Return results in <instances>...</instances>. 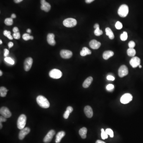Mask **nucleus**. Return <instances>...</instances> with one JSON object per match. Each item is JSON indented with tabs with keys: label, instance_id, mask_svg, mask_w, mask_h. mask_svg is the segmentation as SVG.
<instances>
[{
	"label": "nucleus",
	"instance_id": "6",
	"mask_svg": "<svg viewBox=\"0 0 143 143\" xmlns=\"http://www.w3.org/2000/svg\"><path fill=\"white\" fill-rule=\"evenodd\" d=\"M133 97L130 93H126L123 95L120 99V102L123 104H126L129 103L132 101Z\"/></svg>",
	"mask_w": 143,
	"mask_h": 143
},
{
	"label": "nucleus",
	"instance_id": "52",
	"mask_svg": "<svg viewBox=\"0 0 143 143\" xmlns=\"http://www.w3.org/2000/svg\"><path fill=\"white\" fill-rule=\"evenodd\" d=\"M0 129L2 128V122H0Z\"/></svg>",
	"mask_w": 143,
	"mask_h": 143
},
{
	"label": "nucleus",
	"instance_id": "51",
	"mask_svg": "<svg viewBox=\"0 0 143 143\" xmlns=\"http://www.w3.org/2000/svg\"><path fill=\"white\" fill-rule=\"evenodd\" d=\"M2 72L1 70L0 71V76H2Z\"/></svg>",
	"mask_w": 143,
	"mask_h": 143
},
{
	"label": "nucleus",
	"instance_id": "17",
	"mask_svg": "<svg viewBox=\"0 0 143 143\" xmlns=\"http://www.w3.org/2000/svg\"><path fill=\"white\" fill-rule=\"evenodd\" d=\"M55 35L53 33H49L47 36V41L48 43L50 45L54 46L56 44L55 40Z\"/></svg>",
	"mask_w": 143,
	"mask_h": 143
},
{
	"label": "nucleus",
	"instance_id": "45",
	"mask_svg": "<svg viewBox=\"0 0 143 143\" xmlns=\"http://www.w3.org/2000/svg\"><path fill=\"white\" fill-rule=\"evenodd\" d=\"M95 0H85V2L86 3H90L93 2Z\"/></svg>",
	"mask_w": 143,
	"mask_h": 143
},
{
	"label": "nucleus",
	"instance_id": "11",
	"mask_svg": "<svg viewBox=\"0 0 143 143\" xmlns=\"http://www.w3.org/2000/svg\"><path fill=\"white\" fill-rule=\"evenodd\" d=\"M130 64L133 68H135L140 65V59L137 57H134L131 58Z\"/></svg>",
	"mask_w": 143,
	"mask_h": 143
},
{
	"label": "nucleus",
	"instance_id": "31",
	"mask_svg": "<svg viewBox=\"0 0 143 143\" xmlns=\"http://www.w3.org/2000/svg\"><path fill=\"white\" fill-rule=\"evenodd\" d=\"M94 33L96 36H99L103 34V32L102 30L100 29L99 28H96L95 30L94 31Z\"/></svg>",
	"mask_w": 143,
	"mask_h": 143
},
{
	"label": "nucleus",
	"instance_id": "29",
	"mask_svg": "<svg viewBox=\"0 0 143 143\" xmlns=\"http://www.w3.org/2000/svg\"><path fill=\"white\" fill-rule=\"evenodd\" d=\"M4 60L6 62L8 63L9 64L11 65H13L14 64V61L12 58L10 57H6L4 58Z\"/></svg>",
	"mask_w": 143,
	"mask_h": 143
},
{
	"label": "nucleus",
	"instance_id": "14",
	"mask_svg": "<svg viewBox=\"0 0 143 143\" xmlns=\"http://www.w3.org/2000/svg\"><path fill=\"white\" fill-rule=\"evenodd\" d=\"M41 10L45 11L46 12H48L51 8V6L49 3L47 2L45 0H41Z\"/></svg>",
	"mask_w": 143,
	"mask_h": 143
},
{
	"label": "nucleus",
	"instance_id": "44",
	"mask_svg": "<svg viewBox=\"0 0 143 143\" xmlns=\"http://www.w3.org/2000/svg\"><path fill=\"white\" fill-rule=\"evenodd\" d=\"M13 45H14V44H13V43L12 42H9V43H8V46L9 48H11L13 47Z\"/></svg>",
	"mask_w": 143,
	"mask_h": 143
},
{
	"label": "nucleus",
	"instance_id": "43",
	"mask_svg": "<svg viewBox=\"0 0 143 143\" xmlns=\"http://www.w3.org/2000/svg\"><path fill=\"white\" fill-rule=\"evenodd\" d=\"M66 109L68 110V111L70 112V113H71L73 111V108H72V107H70V106L68 107H67V108H66Z\"/></svg>",
	"mask_w": 143,
	"mask_h": 143
},
{
	"label": "nucleus",
	"instance_id": "36",
	"mask_svg": "<svg viewBox=\"0 0 143 143\" xmlns=\"http://www.w3.org/2000/svg\"><path fill=\"white\" fill-rule=\"evenodd\" d=\"M70 113H71L68 110L66 109V111L64 112V114H63V117H64V118L65 119L68 118Z\"/></svg>",
	"mask_w": 143,
	"mask_h": 143
},
{
	"label": "nucleus",
	"instance_id": "25",
	"mask_svg": "<svg viewBox=\"0 0 143 143\" xmlns=\"http://www.w3.org/2000/svg\"><path fill=\"white\" fill-rule=\"evenodd\" d=\"M127 53L130 57H134L136 54V51L134 48H129L127 50Z\"/></svg>",
	"mask_w": 143,
	"mask_h": 143
},
{
	"label": "nucleus",
	"instance_id": "27",
	"mask_svg": "<svg viewBox=\"0 0 143 143\" xmlns=\"http://www.w3.org/2000/svg\"><path fill=\"white\" fill-rule=\"evenodd\" d=\"M13 19L11 18H7L4 20V24L7 26H11L13 24Z\"/></svg>",
	"mask_w": 143,
	"mask_h": 143
},
{
	"label": "nucleus",
	"instance_id": "34",
	"mask_svg": "<svg viewBox=\"0 0 143 143\" xmlns=\"http://www.w3.org/2000/svg\"><path fill=\"white\" fill-rule=\"evenodd\" d=\"M115 27L117 29H120L122 28V24L120 22L118 21L115 24Z\"/></svg>",
	"mask_w": 143,
	"mask_h": 143
},
{
	"label": "nucleus",
	"instance_id": "3",
	"mask_svg": "<svg viewBox=\"0 0 143 143\" xmlns=\"http://www.w3.org/2000/svg\"><path fill=\"white\" fill-rule=\"evenodd\" d=\"M129 12V8L126 4L121 5L118 8V13L119 16L124 18L126 17Z\"/></svg>",
	"mask_w": 143,
	"mask_h": 143
},
{
	"label": "nucleus",
	"instance_id": "9",
	"mask_svg": "<svg viewBox=\"0 0 143 143\" xmlns=\"http://www.w3.org/2000/svg\"><path fill=\"white\" fill-rule=\"evenodd\" d=\"M33 62V59L31 57H28L25 60L24 62V68L26 71H28L30 70L32 66Z\"/></svg>",
	"mask_w": 143,
	"mask_h": 143
},
{
	"label": "nucleus",
	"instance_id": "7",
	"mask_svg": "<svg viewBox=\"0 0 143 143\" xmlns=\"http://www.w3.org/2000/svg\"><path fill=\"white\" fill-rule=\"evenodd\" d=\"M128 74V68L126 66L122 65L118 69V74L119 77L122 78L126 76Z\"/></svg>",
	"mask_w": 143,
	"mask_h": 143
},
{
	"label": "nucleus",
	"instance_id": "1",
	"mask_svg": "<svg viewBox=\"0 0 143 143\" xmlns=\"http://www.w3.org/2000/svg\"><path fill=\"white\" fill-rule=\"evenodd\" d=\"M38 105L44 109H47L50 107V103L47 98L42 95H39L36 98Z\"/></svg>",
	"mask_w": 143,
	"mask_h": 143
},
{
	"label": "nucleus",
	"instance_id": "24",
	"mask_svg": "<svg viewBox=\"0 0 143 143\" xmlns=\"http://www.w3.org/2000/svg\"><path fill=\"white\" fill-rule=\"evenodd\" d=\"M8 91V90L6 87H1L0 88V95L2 97H4L6 96Z\"/></svg>",
	"mask_w": 143,
	"mask_h": 143
},
{
	"label": "nucleus",
	"instance_id": "47",
	"mask_svg": "<svg viewBox=\"0 0 143 143\" xmlns=\"http://www.w3.org/2000/svg\"><path fill=\"white\" fill-rule=\"evenodd\" d=\"M95 143H106L105 142H104L103 141H101L100 140H97L96 141Z\"/></svg>",
	"mask_w": 143,
	"mask_h": 143
},
{
	"label": "nucleus",
	"instance_id": "33",
	"mask_svg": "<svg viewBox=\"0 0 143 143\" xmlns=\"http://www.w3.org/2000/svg\"><path fill=\"white\" fill-rule=\"evenodd\" d=\"M106 133L108 135H109L111 138H113L114 137V133L112 130L110 128H107L105 130Z\"/></svg>",
	"mask_w": 143,
	"mask_h": 143
},
{
	"label": "nucleus",
	"instance_id": "10",
	"mask_svg": "<svg viewBox=\"0 0 143 143\" xmlns=\"http://www.w3.org/2000/svg\"><path fill=\"white\" fill-rule=\"evenodd\" d=\"M55 134V130H50L43 139V142L44 143H49L51 142Z\"/></svg>",
	"mask_w": 143,
	"mask_h": 143
},
{
	"label": "nucleus",
	"instance_id": "32",
	"mask_svg": "<svg viewBox=\"0 0 143 143\" xmlns=\"http://www.w3.org/2000/svg\"><path fill=\"white\" fill-rule=\"evenodd\" d=\"M101 138L103 140L107 139L108 138V134H107L105 131L104 129L102 128L101 130Z\"/></svg>",
	"mask_w": 143,
	"mask_h": 143
},
{
	"label": "nucleus",
	"instance_id": "19",
	"mask_svg": "<svg viewBox=\"0 0 143 143\" xmlns=\"http://www.w3.org/2000/svg\"><path fill=\"white\" fill-rule=\"evenodd\" d=\"M93 80V79L91 76L87 78L83 83V87L85 88H87L89 87V86L91 84Z\"/></svg>",
	"mask_w": 143,
	"mask_h": 143
},
{
	"label": "nucleus",
	"instance_id": "50",
	"mask_svg": "<svg viewBox=\"0 0 143 143\" xmlns=\"http://www.w3.org/2000/svg\"><path fill=\"white\" fill-rule=\"evenodd\" d=\"M27 31L28 33H31V30L30 29H28L27 30Z\"/></svg>",
	"mask_w": 143,
	"mask_h": 143
},
{
	"label": "nucleus",
	"instance_id": "53",
	"mask_svg": "<svg viewBox=\"0 0 143 143\" xmlns=\"http://www.w3.org/2000/svg\"><path fill=\"white\" fill-rule=\"evenodd\" d=\"M2 40H0V44H2Z\"/></svg>",
	"mask_w": 143,
	"mask_h": 143
},
{
	"label": "nucleus",
	"instance_id": "46",
	"mask_svg": "<svg viewBox=\"0 0 143 143\" xmlns=\"http://www.w3.org/2000/svg\"><path fill=\"white\" fill-rule=\"evenodd\" d=\"M94 28L96 29V28H99V26L98 24H95L94 26Z\"/></svg>",
	"mask_w": 143,
	"mask_h": 143
},
{
	"label": "nucleus",
	"instance_id": "16",
	"mask_svg": "<svg viewBox=\"0 0 143 143\" xmlns=\"http://www.w3.org/2000/svg\"><path fill=\"white\" fill-rule=\"evenodd\" d=\"M89 45L90 47L92 48V49H97L100 47L101 43L97 40L93 39L90 41Z\"/></svg>",
	"mask_w": 143,
	"mask_h": 143
},
{
	"label": "nucleus",
	"instance_id": "41",
	"mask_svg": "<svg viewBox=\"0 0 143 143\" xmlns=\"http://www.w3.org/2000/svg\"><path fill=\"white\" fill-rule=\"evenodd\" d=\"M9 51L8 50L6 49H4V56L5 57H7L9 55Z\"/></svg>",
	"mask_w": 143,
	"mask_h": 143
},
{
	"label": "nucleus",
	"instance_id": "39",
	"mask_svg": "<svg viewBox=\"0 0 143 143\" xmlns=\"http://www.w3.org/2000/svg\"><path fill=\"white\" fill-rule=\"evenodd\" d=\"M107 79L111 81H114L115 80V78L114 76H113L112 75H108L107 77Z\"/></svg>",
	"mask_w": 143,
	"mask_h": 143
},
{
	"label": "nucleus",
	"instance_id": "49",
	"mask_svg": "<svg viewBox=\"0 0 143 143\" xmlns=\"http://www.w3.org/2000/svg\"><path fill=\"white\" fill-rule=\"evenodd\" d=\"M11 18H16V14H12V15H11Z\"/></svg>",
	"mask_w": 143,
	"mask_h": 143
},
{
	"label": "nucleus",
	"instance_id": "40",
	"mask_svg": "<svg viewBox=\"0 0 143 143\" xmlns=\"http://www.w3.org/2000/svg\"><path fill=\"white\" fill-rule=\"evenodd\" d=\"M6 118L4 116H0V122H5L6 121Z\"/></svg>",
	"mask_w": 143,
	"mask_h": 143
},
{
	"label": "nucleus",
	"instance_id": "20",
	"mask_svg": "<svg viewBox=\"0 0 143 143\" xmlns=\"http://www.w3.org/2000/svg\"><path fill=\"white\" fill-rule=\"evenodd\" d=\"M114 53L111 51H107L103 53V57L105 60H108L110 57H112L114 55Z\"/></svg>",
	"mask_w": 143,
	"mask_h": 143
},
{
	"label": "nucleus",
	"instance_id": "28",
	"mask_svg": "<svg viewBox=\"0 0 143 143\" xmlns=\"http://www.w3.org/2000/svg\"><path fill=\"white\" fill-rule=\"evenodd\" d=\"M3 34H4V36L8 37L9 39L12 40L13 39V37L11 35V32H10V31H7V30H4V32H3Z\"/></svg>",
	"mask_w": 143,
	"mask_h": 143
},
{
	"label": "nucleus",
	"instance_id": "30",
	"mask_svg": "<svg viewBox=\"0 0 143 143\" xmlns=\"http://www.w3.org/2000/svg\"><path fill=\"white\" fill-rule=\"evenodd\" d=\"M120 39L122 41H125L127 40L128 38V34L127 33L126 31H124L123 33L121 34L120 36Z\"/></svg>",
	"mask_w": 143,
	"mask_h": 143
},
{
	"label": "nucleus",
	"instance_id": "35",
	"mask_svg": "<svg viewBox=\"0 0 143 143\" xmlns=\"http://www.w3.org/2000/svg\"><path fill=\"white\" fill-rule=\"evenodd\" d=\"M114 88V86L113 84H109L107 85L106 87L107 90H108V91H113Z\"/></svg>",
	"mask_w": 143,
	"mask_h": 143
},
{
	"label": "nucleus",
	"instance_id": "26",
	"mask_svg": "<svg viewBox=\"0 0 143 143\" xmlns=\"http://www.w3.org/2000/svg\"><path fill=\"white\" fill-rule=\"evenodd\" d=\"M22 38L25 41H28L29 39L33 40V37L32 36H30L29 34L28 33H25L22 36Z\"/></svg>",
	"mask_w": 143,
	"mask_h": 143
},
{
	"label": "nucleus",
	"instance_id": "13",
	"mask_svg": "<svg viewBox=\"0 0 143 143\" xmlns=\"http://www.w3.org/2000/svg\"><path fill=\"white\" fill-rule=\"evenodd\" d=\"M30 132V128L28 127L24 128L22 130H21V131L19 133V136H18L19 139L20 140H22L23 139H24L26 136Z\"/></svg>",
	"mask_w": 143,
	"mask_h": 143
},
{
	"label": "nucleus",
	"instance_id": "54",
	"mask_svg": "<svg viewBox=\"0 0 143 143\" xmlns=\"http://www.w3.org/2000/svg\"><path fill=\"white\" fill-rule=\"evenodd\" d=\"M139 68H142V66H141V65H140L139 66Z\"/></svg>",
	"mask_w": 143,
	"mask_h": 143
},
{
	"label": "nucleus",
	"instance_id": "38",
	"mask_svg": "<svg viewBox=\"0 0 143 143\" xmlns=\"http://www.w3.org/2000/svg\"><path fill=\"white\" fill-rule=\"evenodd\" d=\"M135 42L132 41H130L129 43H128V46H129V48H134L135 47Z\"/></svg>",
	"mask_w": 143,
	"mask_h": 143
},
{
	"label": "nucleus",
	"instance_id": "12",
	"mask_svg": "<svg viewBox=\"0 0 143 143\" xmlns=\"http://www.w3.org/2000/svg\"><path fill=\"white\" fill-rule=\"evenodd\" d=\"M60 55L62 58L68 59L72 57V53L69 50H62L60 51Z\"/></svg>",
	"mask_w": 143,
	"mask_h": 143
},
{
	"label": "nucleus",
	"instance_id": "42",
	"mask_svg": "<svg viewBox=\"0 0 143 143\" xmlns=\"http://www.w3.org/2000/svg\"><path fill=\"white\" fill-rule=\"evenodd\" d=\"M13 31L15 33H17V32H19V29L17 27H14L13 29Z\"/></svg>",
	"mask_w": 143,
	"mask_h": 143
},
{
	"label": "nucleus",
	"instance_id": "21",
	"mask_svg": "<svg viewBox=\"0 0 143 143\" xmlns=\"http://www.w3.org/2000/svg\"><path fill=\"white\" fill-rule=\"evenodd\" d=\"M80 54L81 56L84 57L87 55H91V52L87 47H84L82 48V50L80 51Z\"/></svg>",
	"mask_w": 143,
	"mask_h": 143
},
{
	"label": "nucleus",
	"instance_id": "37",
	"mask_svg": "<svg viewBox=\"0 0 143 143\" xmlns=\"http://www.w3.org/2000/svg\"><path fill=\"white\" fill-rule=\"evenodd\" d=\"M13 37L16 39H18L20 38V34L19 32L15 33L13 34Z\"/></svg>",
	"mask_w": 143,
	"mask_h": 143
},
{
	"label": "nucleus",
	"instance_id": "5",
	"mask_svg": "<svg viewBox=\"0 0 143 143\" xmlns=\"http://www.w3.org/2000/svg\"><path fill=\"white\" fill-rule=\"evenodd\" d=\"M49 76L53 79H57L60 78L62 76V72L60 70L57 69H53L50 71Z\"/></svg>",
	"mask_w": 143,
	"mask_h": 143
},
{
	"label": "nucleus",
	"instance_id": "48",
	"mask_svg": "<svg viewBox=\"0 0 143 143\" xmlns=\"http://www.w3.org/2000/svg\"><path fill=\"white\" fill-rule=\"evenodd\" d=\"M23 0H14V2L15 3H18L21 2Z\"/></svg>",
	"mask_w": 143,
	"mask_h": 143
},
{
	"label": "nucleus",
	"instance_id": "2",
	"mask_svg": "<svg viewBox=\"0 0 143 143\" xmlns=\"http://www.w3.org/2000/svg\"><path fill=\"white\" fill-rule=\"evenodd\" d=\"M27 118L24 114H22L20 116L17 120V127L18 129L22 130L24 128L26 124Z\"/></svg>",
	"mask_w": 143,
	"mask_h": 143
},
{
	"label": "nucleus",
	"instance_id": "22",
	"mask_svg": "<svg viewBox=\"0 0 143 143\" xmlns=\"http://www.w3.org/2000/svg\"><path fill=\"white\" fill-rule=\"evenodd\" d=\"M87 133V129L86 127H83L81 128L79 131V134L82 138L85 139L86 138V134Z\"/></svg>",
	"mask_w": 143,
	"mask_h": 143
},
{
	"label": "nucleus",
	"instance_id": "15",
	"mask_svg": "<svg viewBox=\"0 0 143 143\" xmlns=\"http://www.w3.org/2000/svg\"><path fill=\"white\" fill-rule=\"evenodd\" d=\"M84 112L87 117L91 118L93 116V111L92 108L89 106H86L84 109Z\"/></svg>",
	"mask_w": 143,
	"mask_h": 143
},
{
	"label": "nucleus",
	"instance_id": "8",
	"mask_svg": "<svg viewBox=\"0 0 143 143\" xmlns=\"http://www.w3.org/2000/svg\"><path fill=\"white\" fill-rule=\"evenodd\" d=\"M0 113L2 116L5 117L6 118H9L12 116V113L10 110L8 108L5 107H3L0 108Z\"/></svg>",
	"mask_w": 143,
	"mask_h": 143
},
{
	"label": "nucleus",
	"instance_id": "23",
	"mask_svg": "<svg viewBox=\"0 0 143 143\" xmlns=\"http://www.w3.org/2000/svg\"><path fill=\"white\" fill-rule=\"evenodd\" d=\"M105 32H106V35L109 36L110 39H114V33L110 28H107L105 29Z\"/></svg>",
	"mask_w": 143,
	"mask_h": 143
},
{
	"label": "nucleus",
	"instance_id": "18",
	"mask_svg": "<svg viewBox=\"0 0 143 143\" xmlns=\"http://www.w3.org/2000/svg\"><path fill=\"white\" fill-rule=\"evenodd\" d=\"M65 132L64 131H60L58 132L56 135L55 142L56 143H59L60 142L61 140L63 137L65 136Z\"/></svg>",
	"mask_w": 143,
	"mask_h": 143
},
{
	"label": "nucleus",
	"instance_id": "4",
	"mask_svg": "<svg viewBox=\"0 0 143 143\" xmlns=\"http://www.w3.org/2000/svg\"><path fill=\"white\" fill-rule=\"evenodd\" d=\"M77 22L76 19L73 18H68L64 20L63 24L65 27L72 28L76 26Z\"/></svg>",
	"mask_w": 143,
	"mask_h": 143
}]
</instances>
